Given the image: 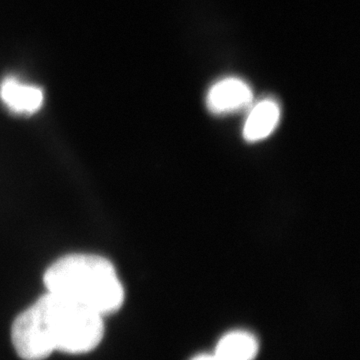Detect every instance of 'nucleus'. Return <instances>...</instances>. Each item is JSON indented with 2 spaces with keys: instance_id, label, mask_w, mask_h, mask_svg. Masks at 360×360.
Masks as SVG:
<instances>
[{
  "instance_id": "obj_2",
  "label": "nucleus",
  "mask_w": 360,
  "mask_h": 360,
  "mask_svg": "<svg viewBox=\"0 0 360 360\" xmlns=\"http://www.w3.org/2000/svg\"><path fill=\"white\" fill-rule=\"evenodd\" d=\"M47 292L60 296L101 316L115 314L124 302V290L115 266L106 258L70 255L45 272Z\"/></svg>"
},
{
  "instance_id": "obj_5",
  "label": "nucleus",
  "mask_w": 360,
  "mask_h": 360,
  "mask_svg": "<svg viewBox=\"0 0 360 360\" xmlns=\"http://www.w3.org/2000/svg\"><path fill=\"white\" fill-rule=\"evenodd\" d=\"M281 120V108L272 99H265L253 106L243 127V137L248 142L264 141L276 130Z\"/></svg>"
},
{
  "instance_id": "obj_7",
  "label": "nucleus",
  "mask_w": 360,
  "mask_h": 360,
  "mask_svg": "<svg viewBox=\"0 0 360 360\" xmlns=\"http://www.w3.org/2000/svg\"><path fill=\"white\" fill-rule=\"evenodd\" d=\"M191 360H220V359L214 354H202L196 355V356L193 357V359H191Z\"/></svg>"
},
{
  "instance_id": "obj_6",
  "label": "nucleus",
  "mask_w": 360,
  "mask_h": 360,
  "mask_svg": "<svg viewBox=\"0 0 360 360\" xmlns=\"http://www.w3.org/2000/svg\"><path fill=\"white\" fill-rule=\"evenodd\" d=\"M259 350V343L252 333L233 330L220 338L214 354L220 360H253Z\"/></svg>"
},
{
  "instance_id": "obj_1",
  "label": "nucleus",
  "mask_w": 360,
  "mask_h": 360,
  "mask_svg": "<svg viewBox=\"0 0 360 360\" xmlns=\"http://www.w3.org/2000/svg\"><path fill=\"white\" fill-rule=\"evenodd\" d=\"M103 335V316L51 292L21 312L11 326L14 349L23 360H44L54 352L87 354Z\"/></svg>"
},
{
  "instance_id": "obj_4",
  "label": "nucleus",
  "mask_w": 360,
  "mask_h": 360,
  "mask_svg": "<svg viewBox=\"0 0 360 360\" xmlns=\"http://www.w3.org/2000/svg\"><path fill=\"white\" fill-rule=\"evenodd\" d=\"M44 92L35 85L23 84L8 77L0 84V99L7 108L18 115H33L44 103Z\"/></svg>"
},
{
  "instance_id": "obj_3",
  "label": "nucleus",
  "mask_w": 360,
  "mask_h": 360,
  "mask_svg": "<svg viewBox=\"0 0 360 360\" xmlns=\"http://www.w3.org/2000/svg\"><path fill=\"white\" fill-rule=\"evenodd\" d=\"M250 85L238 78H224L208 91L206 104L214 115H229L248 108L252 103Z\"/></svg>"
}]
</instances>
